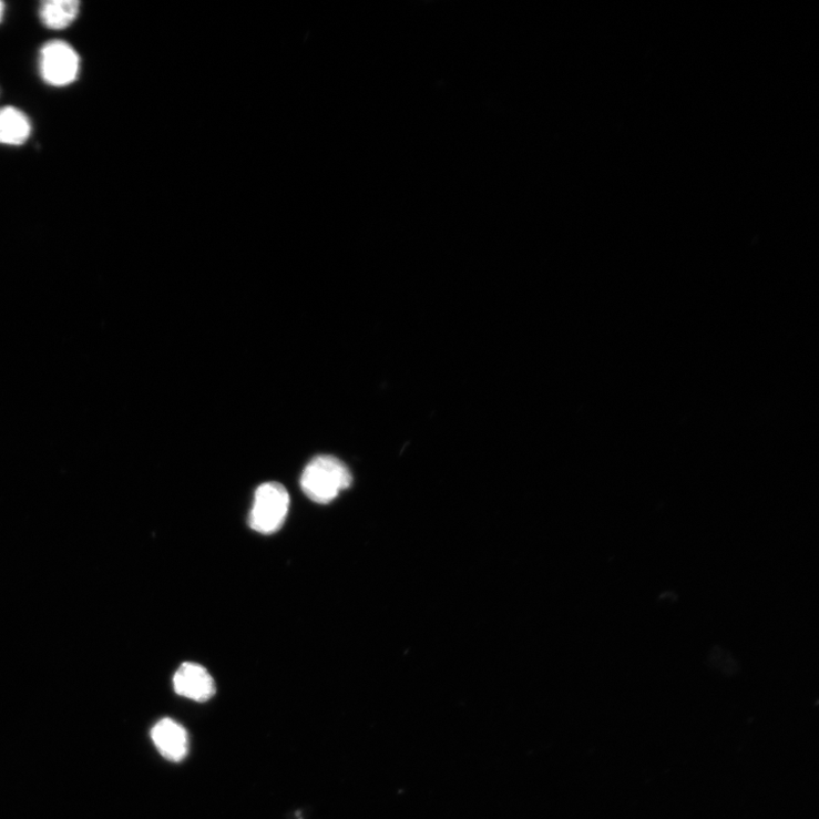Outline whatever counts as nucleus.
<instances>
[{"label": "nucleus", "mask_w": 819, "mask_h": 819, "mask_svg": "<svg viewBox=\"0 0 819 819\" xmlns=\"http://www.w3.org/2000/svg\"><path fill=\"white\" fill-rule=\"evenodd\" d=\"M289 494L279 483H266L255 492L249 513V526L257 533L270 535L278 532L289 509Z\"/></svg>", "instance_id": "f03ea898"}, {"label": "nucleus", "mask_w": 819, "mask_h": 819, "mask_svg": "<svg viewBox=\"0 0 819 819\" xmlns=\"http://www.w3.org/2000/svg\"><path fill=\"white\" fill-rule=\"evenodd\" d=\"M158 753L167 760L180 762L190 751V737L186 728L171 718H163L155 724L151 733Z\"/></svg>", "instance_id": "39448f33"}, {"label": "nucleus", "mask_w": 819, "mask_h": 819, "mask_svg": "<svg viewBox=\"0 0 819 819\" xmlns=\"http://www.w3.org/2000/svg\"><path fill=\"white\" fill-rule=\"evenodd\" d=\"M31 131V122L21 110L13 106L0 109V144L23 145L29 140Z\"/></svg>", "instance_id": "423d86ee"}, {"label": "nucleus", "mask_w": 819, "mask_h": 819, "mask_svg": "<svg viewBox=\"0 0 819 819\" xmlns=\"http://www.w3.org/2000/svg\"><path fill=\"white\" fill-rule=\"evenodd\" d=\"M6 12V4L0 2V22H2Z\"/></svg>", "instance_id": "6e6552de"}, {"label": "nucleus", "mask_w": 819, "mask_h": 819, "mask_svg": "<svg viewBox=\"0 0 819 819\" xmlns=\"http://www.w3.org/2000/svg\"><path fill=\"white\" fill-rule=\"evenodd\" d=\"M177 695L197 703L209 700L217 692L215 682L205 667L194 663H185L174 676Z\"/></svg>", "instance_id": "20e7f679"}, {"label": "nucleus", "mask_w": 819, "mask_h": 819, "mask_svg": "<svg viewBox=\"0 0 819 819\" xmlns=\"http://www.w3.org/2000/svg\"><path fill=\"white\" fill-rule=\"evenodd\" d=\"M354 482L350 469L332 455H319L310 461L300 479L301 490L313 501L327 504Z\"/></svg>", "instance_id": "f257e3e1"}, {"label": "nucleus", "mask_w": 819, "mask_h": 819, "mask_svg": "<svg viewBox=\"0 0 819 819\" xmlns=\"http://www.w3.org/2000/svg\"><path fill=\"white\" fill-rule=\"evenodd\" d=\"M79 11L78 0H47L40 6L39 17L49 29L62 30L73 23Z\"/></svg>", "instance_id": "0eeeda50"}, {"label": "nucleus", "mask_w": 819, "mask_h": 819, "mask_svg": "<svg viewBox=\"0 0 819 819\" xmlns=\"http://www.w3.org/2000/svg\"><path fill=\"white\" fill-rule=\"evenodd\" d=\"M39 72L42 80L53 88H65L79 75V54L66 41H49L39 53Z\"/></svg>", "instance_id": "7ed1b4c3"}]
</instances>
